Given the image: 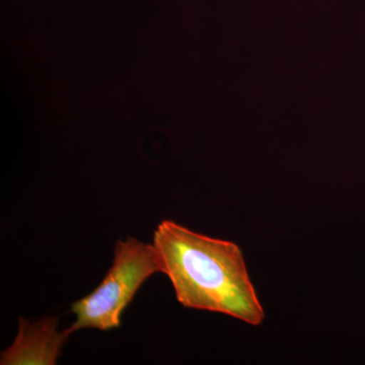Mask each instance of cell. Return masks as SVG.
Segmentation results:
<instances>
[{
    "label": "cell",
    "mask_w": 365,
    "mask_h": 365,
    "mask_svg": "<svg viewBox=\"0 0 365 365\" xmlns=\"http://www.w3.org/2000/svg\"><path fill=\"white\" fill-rule=\"evenodd\" d=\"M155 273H162V265L153 245L134 237L117 241L114 261L101 284L72 304L71 313L76 319L67 331L71 335L81 329L119 328L125 309L141 285Z\"/></svg>",
    "instance_id": "7a4b0ae2"
},
{
    "label": "cell",
    "mask_w": 365,
    "mask_h": 365,
    "mask_svg": "<svg viewBox=\"0 0 365 365\" xmlns=\"http://www.w3.org/2000/svg\"><path fill=\"white\" fill-rule=\"evenodd\" d=\"M162 273L182 307L259 327L266 314L239 245L163 220L153 234Z\"/></svg>",
    "instance_id": "6da1fadb"
},
{
    "label": "cell",
    "mask_w": 365,
    "mask_h": 365,
    "mask_svg": "<svg viewBox=\"0 0 365 365\" xmlns=\"http://www.w3.org/2000/svg\"><path fill=\"white\" fill-rule=\"evenodd\" d=\"M58 318L42 319L30 323L19 321V333L14 344L1 353V365H54L68 339V331L59 332Z\"/></svg>",
    "instance_id": "3957f363"
}]
</instances>
